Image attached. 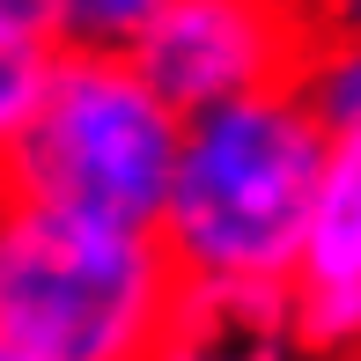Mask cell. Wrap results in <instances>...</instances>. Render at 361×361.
I'll return each mask as SVG.
<instances>
[{"label": "cell", "mask_w": 361, "mask_h": 361, "mask_svg": "<svg viewBox=\"0 0 361 361\" xmlns=\"http://www.w3.org/2000/svg\"><path fill=\"white\" fill-rule=\"evenodd\" d=\"M162 0H52V52H118L133 59V44L155 30Z\"/></svg>", "instance_id": "ba28073f"}, {"label": "cell", "mask_w": 361, "mask_h": 361, "mask_svg": "<svg viewBox=\"0 0 361 361\" xmlns=\"http://www.w3.org/2000/svg\"><path fill=\"white\" fill-rule=\"evenodd\" d=\"M288 317L302 354H361V126L324 140L302 258L288 273Z\"/></svg>", "instance_id": "5b68a950"}, {"label": "cell", "mask_w": 361, "mask_h": 361, "mask_svg": "<svg viewBox=\"0 0 361 361\" xmlns=\"http://www.w3.org/2000/svg\"><path fill=\"white\" fill-rule=\"evenodd\" d=\"M177 266L155 228L0 192V339L37 361H155L177 302Z\"/></svg>", "instance_id": "7a4b0ae2"}, {"label": "cell", "mask_w": 361, "mask_h": 361, "mask_svg": "<svg viewBox=\"0 0 361 361\" xmlns=\"http://www.w3.org/2000/svg\"><path fill=\"white\" fill-rule=\"evenodd\" d=\"M0 30L52 44V0H0Z\"/></svg>", "instance_id": "30bf717a"}, {"label": "cell", "mask_w": 361, "mask_h": 361, "mask_svg": "<svg viewBox=\"0 0 361 361\" xmlns=\"http://www.w3.org/2000/svg\"><path fill=\"white\" fill-rule=\"evenodd\" d=\"M324 140L332 133L302 111L295 89L185 111L170 192L155 214V243L170 251L177 281L288 288L317 200Z\"/></svg>", "instance_id": "6da1fadb"}, {"label": "cell", "mask_w": 361, "mask_h": 361, "mask_svg": "<svg viewBox=\"0 0 361 361\" xmlns=\"http://www.w3.org/2000/svg\"><path fill=\"white\" fill-rule=\"evenodd\" d=\"M295 96L324 133H354L361 126V30H310Z\"/></svg>", "instance_id": "52a82bcc"}, {"label": "cell", "mask_w": 361, "mask_h": 361, "mask_svg": "<svg viewBox=\"0 0 361 361\" xmlns=\"http://www.w3.org/2000/svg\"><path fill=\"white\" fill-rule=\"evenodd\" d=\"M0 361H37V354H23V347H8V339H0Z\"/></svg>", "instance_id": "7c38bea8"}, {"label": "cell", "mask_w": 361, "mask_h": 361, "mask_svg": "<svg viewBox=\"0 0 361 361\" xmlns=\"http://www.w3.org/2000/svg\"><path fill=\"white\" fill-rule=\"evenodd\" d=\"M310 30H361V0H302Z\"/></svg>", "instance_id": "8fae6325"}, {"label": "cell", "mask_w": 361, "mask_h": 361, "mask_svg": "<svg viewBox=\"0 0 361 361\" xmlns=\"http://www.w3.org/2000/svg\"><path fill=\"white\" fill-rule=\"evenodd\" d=\"M310 52L302 0H162L155 30L133 44V67L177 111L236 104V96L295 89Z\"/></svg>", "instance_id": "277c9868"}, {"label": "cell", "mask_w": 361, "mask_h": 361, "mask_svg": "<svg viewBox=\"0 0 361 361\" xmlns=\"http://www.w3.org/2000/svg\"><path fill=\"white\" fill-rule=\"evenodd\" d=\"M185 111L118 52H52L37 104L0 155V192L59 214L155 228Z\"/></svg>", "instance_id": "3957f363"}, {"label": "cell", "mask_w": 361, "mask_h": 361, "mask_svg": "<svg viewBox=\"0 0 361 361\" xmlns=\"http://www.w3.org/2000/svg\"><path fill=\"white\" fill-rule=\"evenodd\" d=\"M288 288H214L185 281L170 302V324L155 339V361H295Z\"/></svg>", "instance_id": "8992f818"}, {"label": "cell", "mask_w": 361, "mask_h": 361, "mask_svg": "<svg viewBox=\"0 0 361 361\" xmlns=\"http://www.w3.org/2000/svg\"><path fill=\"white\" fill-rule=\"evenodd\" d=\"M44 67H52V44L0 30V155H8L15 126H23V118H30V104H37V81H44Z\"/></svg>", "instance_id": "9c48e42d"}]
</instances>
